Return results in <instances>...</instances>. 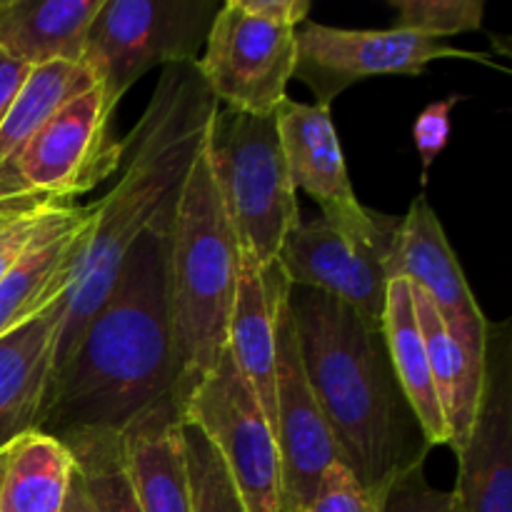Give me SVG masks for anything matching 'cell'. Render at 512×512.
I'll return each instance as SVG.
<instances>
[{
  "mask_svg": "<svg viewBox=\"0 0 512 512\" xmlns=\"http://www.w3.org/2000/svg\"><path fill=\"white\" fill-rule=\"evenodd\" d=\"M175 198L133 245L108 298L55 373L40 433L58 440L78 433L120 435L145 410L175 398L178 355L168 290Z\"/></svg>",
  "mask_w": 512,
  "mask_h": 512,
  "instance_id": "obj_1",
  "label": "cell"
},
{
  "mask_svg": "<svg viewBox=\"0 0 512 512\" xmlns=\"http://www.w3.org/2000/svg\"><path fill=\"white\" fill-rule=\"evenodd\" d=\"M218 108L195 65L163 68L138 125L123 143L120 180L95 203L93 235L63 295L55 373L108 298L133 245L178 195Z\"/></svg>",
  "mask_w": 512,
  "mask_h": 512,
  "instance_id": "obj_2",
  "label": "cell"
},
{
  "mask_svg": "<svg viewBox=\"0 0 512 512\" xmlns=\"http://www.w3.org/2000/svg\"><path fill=\"white\" fill-rule=\"evenodd\" d=\"M288 308L340 463L373 493L425 463V443L395 380L383 333L330 295L290 285Z\"/></svg>",
  "mask_w": 512,
  "mask_h": 512,
  "instance_id": "obj_3",
  "label": "cell"
},
{
  "mask_svg": "<svg viewBox=\"0 0 512 512\" xmlns=\"http://www.w3.org/2000/svg\"><path fill=\"white\" fill-rule=\"evenodd\" d=\"M238 240L225 215L205 140L178 190L168 255L178 405L218 365L238 288Z\"/></svg>",
  "mask_w": 512,
  "mask_h": 512,
  "instance_id": "obj_4",
  "label": "cell"
},
{
  "mask_svg": "<svg viewBox=\"0 0 512 512\" xmlns=\"http://www.w3.org/2000/svg\"><path fill=\"white\" fill-rule=\"evenodd\" d=\"M205 150L238 250L253 255L260 268L278 263L300 213L275 115L218 108L205 133Z\"/></svg>",
  "mask_w": 512,
  "mask_h": 512,
  "instance_id": "obj_5",
  "label": "cell"
},
{
  "mask_svg": "<svg viewBox=\"0 0 512 512\" xmlns=\"http://www.w3.org/2000/svg\"><path fill=\"white\" fill-rule=\"evenodd\" d=\"M115 105L95 83L60 108L0 175V200L65 203L108 180L123 163V143L110 135Z\"/></svg>",
  "mask_w": 512,
  "mask_h": 512,
  "instance_id": "obj_6",
  "label": "cell"
},
{
  "mask_svg": "<svg viewBox=\"0 0 512 512\" xmlns=\"http://www.w3.org/2000/svg\"><path fill=\"white\" fill-rule=\"evenodd\" d=\"M218 8L213 0H103L83 65L120 103L148 70L198 63Z\"/></svg>",
  "mask_w": 512,
  "mask_h": 512,
  "instance_id": "obj_7",
  "label": "cell"
},
{
  "mask_svg": "<svg viewBox=\"0 0 512 512\" xmlns=\"http://www.w3.org/2000/svg\"><path fill=\"white\" fill-rule=\"evenodd\" d=\"M180 413L183 423L198 428L218 450L245 512H280L283 468L278 440L228 348L180 403Z\"/></svg>",
  "mask_w": 512,
  "mask_h": 512,
  "instance_id": "obj_8",
  "label": "cell"
},
{
  "mask_svg": "<svg viewBox=\"0 0 512 512\" xmlns=\"http://www.w3.org/2000/svg\"><path fill=\"white\" fill-rule=\"evenodd\" d=\"M298 30L255 18L238 0L215 13L195 70L215 100L233 113L270 118L288 100L298 60Z\"/></svg>",
  "mask_w": 512,
  "mask_h": 512,
  "instance_id": "obj_9",
  "label": "cell"
},
{
  "mask_svg": "<svg viewBox=\"0 0 512 512\" xmlns=\"http://www.w3.org/2000/svg\"><path fill=\"white\" fill-rule=\"evenodd\" d=\"M295 75L318 103L330 108L350 85L375 75H420L435 60H473L500 68L490 53L455 48L448 40L425 38L413 30H348L323 23L298 28Z\"/></svg>",
  "mask_w": 512,
  "mask_h": 512,
  "instance_id": "obj_10",
  "label": "cell"
},
{
  "mask_svg": "<svg viewBox=\"0 0 512 512\" xmlns=\"http://www.w3.org/2000/svg\"><path fill=\"white\" fill-rule=\"evenodd\" d=\"M275 125L295 190L308 193L335 230L355 240L395 233L400 218L365 208L355 195L330 108L288 98L275 113Z\"/></svg>",
  "mask_w": 512,
  "mask_h": 512,
  "instance_id": "obj_11",
  "label": "cell"
},
{
  "mask_svg": "<svg viewBox=\"0 0 512 512\" xmlns=\"http://www.w3.org/2000/svg\"><path fill=\"white\" fill-rule=\"evenodd\" d=\"M395 233L378 240H355L318 215L300 220L285 240L278 263L290 285L340 300L380 333Z\"/></svg>",
  "mask_w": 512,
  "mask_h": 512,
  "instance_id": "obj_12",
  "label": "cell"
},
{
  "mask_svg": "<svg viewBox=\"0 0 512 512\" xmlns=\"http://www.w3.org/2000/svg\"><path fill=\"white\" fill-rule=\"evenodd\" d=\"M275 440L283 468L280 512H305L313 503L320 478L340 455L305 373L288 295L278 308L275 338Z\"/></svg>",
  "mask_w": 512,
  "mask_h": 512,
  "instance_id": "obj_13",
  "label": "cell"
},
{
  "mask_svg": "<svg viewBox=\"0 0 512 512\" xmlns=\"http://www.w3.org/2000/svg\"><path fill=\"white\" fill-rule=\"evenodd\" d=\"M395 278L418 285L433 300L445 328L468 358L485 365L490 323L480 310L443 223L425 193L415 195L408 213L398 223L388 258V280Z\"/></svg>",
  "mask_w": 512,
  "mask_h": 512,
  "instance_id": "obj_14",
  "label": "cell"
},
{
  "mask_svg": "<svg viewBox=\"0 0 512 512\" xmlns=\"http://www.w3.org/2000/svg\"><path fill=\"white\" fill-rule=\"evenodd\" d=\"M458 512H512V335L490 325L478 420L458 450Z\"/></svg>",
  "mask_w": 512,
  "mask_h": 512,
  "instance_id": "obj_15",
  "label": "cell"
},
{
  "mask_svg": "<svg viewBox=\"0 0 512 512\" xmlns=\"http://www.w3.org/2000/svg\"><path fill=\"white\" fill-rule=\"evenodd\" d=\"M95 213V203L48 208L23 258L0 280V338L63 298L93 235Z\"/></svg>",
  "mask_w": 512,
  "mask_h": 512,
  "instance_id": "obj_16",
  "label": "cell"
},
{
  "mask_svg": "<svg viewBox=\"0 0 512 512\" xmlns=\"http://www.w3.org/2000/svg\"><path fill=\"white\" fill-rule=\"evenodd\" d=\"M238 253V288L228 325V350L275 433V338L278 308L290 283L280 263L260 268L253 255L243 250Z\"/></svg>",
  "mask_w": 512,
  "mask_h": 512,
  "instance_id": "obj_17",
  "label": "cell"
},
{
  "mask_svg": "<svg viewBox=\"0 0 512 512\" xmlns=\"http://www.w3.org/2000/svg\"><path fill=\"white\" fill-rule=\"evenodd\" d=\"M63 298L0 338V450L38 430L55 378Z\"/></svg>",
  "mask_w": 512,
  "mask_h": 512,
  "instance_id": "obj_18",
  "label": "cell"
},
{
  "mask_svg": "<svg viewBox=\"0 0 512 512\" xmlns=\"http://www.w3.org/2000/svg\"><path fill=\"white\" fill-rule=\"evenodd\" d=\"M130 485L143 512H190L183 413L175 398L160 400L120 433Z\"/></svg>",
  "mask_w": 512,
  "mask_h": 512,
  "instance_id": "obj_19",
  "label": "cell"
},
{
  "mask_svg": "<svg viewBox=\"0 0 512 512\" xmlns=\"http://www.w3.org/2000/svg\"><path fill=\"white\" fill-rule=\"evenodd\" d=\"M103 0H0V48L28 68L83 63Z\"/></svg>",
  "mask_w": 512,
  "mask_h": 512,
  "instance_id": "obj_20",
  "label": "cell"
},
{
  "mask_svg": "<svg viewBox=\"0 0 512 512\" xmlns=\"http://www.w3.org/2000/svg\"><path fill=\"white\" fill-rule=\"evenodd\" d=\"M380 333H383L385 350H388L400 393L413 410L428 448H438V445L450 448V430L445 423L443 408H440L438 393H435L408 280L395 278L388 283Z\"/></svg>",
  "mask_w": 512,
  "mask_h": 512,
  "instance_id": "obj_21",
  "label": "cell"
},
{
  "mask_svg": "<svg viewBox=\"0 0 512 512\" xmlns=\"http://www.w3.org/2000/svg\"><path fill=\"white\" fill-rule=\"evenodd\" d=\"M415 315H418L420 335H423L425 353H428L430 375H433L435 393L443 408L445 423L450 430V448L458 453L468 443L470 433L478 420L480 400H483L485 365L473 363L458 340L445 328L443 318L435 310L433 300L410 283Z\"/></svg>",
  "mask_w": 512,
  "mask_h": 512,
  "instance_id": "obj_22",
  "label": "cell"
},
{
  "mask_svg": "<svg viewBox=\"0 0 512 512\" xmlns=\"http://www.w3.org/2000/svg\"><path fill=\"white\" fill-rule=\"evenodd\" d=\"M75 475V458L48 433L15 440L0 485V512H60Z\"/></svg>",
  "mask_w": 512,
  "mask_h": 512,
  "instance_id": "obj_23",
  "label": "cell"
},
{
  "mask_svg": "<svg viewBox=\"0 0 512 512\" xmlns=\"http://www.w3.org/2000/svg\"><path fill=\"white\" fill-rule=\"evenodd\" d=\"M95 83L98 78L83 63H48L30 68L28 78L0 120V175L60 108Z\"/></svg>",
  "mask_w": 512,
  "mask_h": 512,
  "instance_id": "obj_24",
  "label": "cell"
},
{
  "mask_svg": "<svg viewBox=\"0 0 512 512\" xmlns=\"http://www.w3.org/2000/svg\"><path fill=\"white\" fill-rule=\"evenodd\" d=\"M75 458L95 512H143L123 463L118 433H78L63 438Z\"/></svg>",
  "mask_w": 512,
  "mask_h": 512,
  "instance_id": "obj_25",
  "label": "cell"
},
{
  "mask_svg": "<svg viewBox=\"0 0 512 512\" xmlns=\"http://www.w3.org/2000/svg\"><path fill=\"white\" fill-rule=\"evenodd\" d=\"M185 463H188L190 512H245L238 488L218 450L193 425L183 423Z\"/></svg>",
  "mask_w": 512,
  "mask_h": 512,
  "instance_id": "obj_26",
  "label": "cell"
},
{
  "mask_svg": "<svg viewBox=\"0 0 512 512\" xmlns=\"http://www.w3.org/2000/svg\"><path fill=\"white\" fill-rule=\"evenodd\" d=\"M398 20L395 28L413 30L425 38L448 40L483 28V0H390Z\"/></svg>",
  "mask_w": 512,
  "mask_h": 512,
  "instance_id": "obj_27",
  "label": "cell"
},
{
  "mask_svg": "<svg viewBox=\"0 0 512 512\" xmlns=\"http://www.w3.org/2000/svg\"><path fill=\"white\" fill-rule=\"evenodd\" d=\"M305 512H383V495L365 488L340 460L320 478L313 503Z\"/></svg>",
  "mask_w": 512,
  "mask_h": 512,
  "instance_id": "obj_28",
  "label": "cell"
},
{
  "mask_svg": "<svg viewBox=\"0 0 512 512\" xmlns=\"http://www.w3.org/2000/svg\"><path fill=\"white\" fill-rule=\"evenodd\" d=\"M383 512H458L453 490H438L425 480L423 465L405 470L383 495Z\"/></svg>",
  "mask_w": 512,
  "mask_h": 512,
  "instance_id": "obj_29",
  "label": "cell"
},
{
  "mask_svg": "<svg viewBox=\"0 0 512 512\" xmlns=\"http://www.w3.org/2000/svg\"><path fill=\"white\" fill-rule=\"evenodd\" d=\"M460 100H463V95H448V98L438 100V103H430L428 108L415 118L413 140L420 155V168H423V173H420L423 188L428 185L430 170H433L435 160H438L440 153L448 148L450 135H453V110Z\"/></svg>",
  "mask_w": 512,
  "mask_h": 512,
  "instance_id": "obj_30",
  "label": "cell"
},
{
  "mask_svg": "<svg viewBox=\"0 0 512 512\" xmlns=\"http://www.w3.org/2000/svg\"><path fill=\"white\" fill-rule=\"evenodd\" d=\"M58 203H48V200H33V203L20 205L18 210L8 215L0 223V280L15 268L23 253L28 250L30 240L38 233L40 223H43L48 208Z\"/></svg>",
  "mask_w": 512,
  "mask_h": 512,
  "instance_id": "obj_31",
  "label": "cell"
},
{
  "mask_svg": "<svg viewBox=\"0 0 512 512\" xmlns=\"http://www.w3.org/2000/svg\"><path fill=\"white\" fill-rule=\"evenodd\" d=\"M238 3L255 18H263L268 23L285 25V28L293 30L308 23V15L313 10L310 0H238Z\"/></svg>",
  "mask_w": 512,
  "mask_h": 512,
  "instance_id": "obj_32",
  "label": "cell"
},
{
  "mask_svg": "<svg viewBox=\"0 0 512 512\" xmlns=\"http://www.w3.org/2000/svg\"><path fill=\"white\" fill-rule=\"evenodd\" d=\"M30 68L20 60L10 58L3 48H0V120H3L5 110L10 108L13 98L18 95L20 85L28 78Z\"/></svg>",
  "mask_w": 512,
  "mask_h": 512,
  "instance_id": "obj_33",
  "label": "cell"
},
{
  "mask_svg": "<svg viewBox=\"0 0 512 512\" xmlns=\"http://www.w3.org/2000/svg\"><path fill=\"white\" fill-rule=\"evenodd\" d=\"M60 512H95L93 503H90L88 493H85L83 488V480H80L78 470H75L73 475V483H70V490H68V498H65V505Z\"/></svg>",
  "mask_w": 512,
  "mask_h": 512,
  "instance_id": "obj_34",
  "label": "cell"
},
{
  "mask_svg": "<svg viewBox=\"0 0 512 512\" xmlns=\"http://www.w3.org/2000/svg\"><path fill=\"white\" fill-rule=\"evenodd\" d=\"M33 200H38V198H15V200H0V223H3V220L8 218V215L13 213V210H18L20 205H25V203H33Z\"/></svg>",
  "mask_w": 512,
  "mask_h": 512,
  "instance_id": "obj_35",
  "label": "cell"
},
{
  "mask_svg": "<svg viewBox=\"0 0 512 512\" xmlns=\"http://www.w3.org/2000/svg\"><path fill=\"white\" fill-rule=\"evenodd\" d=\"M13 445H15V440L10 445H5L3 450H0V485H3V475H5V468H8V460H10V453H13Z\"/></svg>",
  "mask_w": 512,
  "mask_h": 512,
  "instance_id": "obj_36",
  "label": "cell"
}]
</instances>
